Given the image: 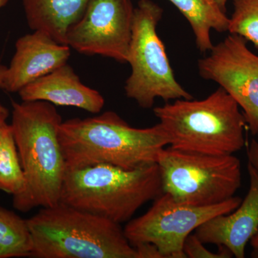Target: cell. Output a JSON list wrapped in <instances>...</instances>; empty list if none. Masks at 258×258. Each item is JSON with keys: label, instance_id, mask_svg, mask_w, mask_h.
Returning <instances> with one entry per match:
<instances>
[{"label": "cell", "instance_id": "cell-21", "mask_svg": "<svg viewBox=\"0 0 258 258\" xmlns=\"http://www.w3.org/2000/svg\"><path fill=\"white\" fill-rule=\"evenodd\" d=\"M247 160L253 167L258 175V137L257 139H252L249 143L247 151Z\"/></svg>", "mask_w": 258, "mask_h": 258}, {"label": "cell", "instance_id": "cell-19", "mask_svg": "<svg viewBox=\"0 0 258 258\" xmlns=\"http://www.w3.org/2000/svg\"><path fill=\"white\" fill-rule=\"evenodd\" d=\"M218 252H212L205 247V243L195 234L186 237L184 244V252L189 258H230L233 254L224 246H219Z\"/></svg>", "mask_w": 258, "mask_h": 258}, {"label": "cell", "instance_id": "cell-13", "mask_svg": "<svg viewBox=\"0 0 258 258\" xmlns=\"http://www.w3.org/2000/svg\"><path fill=\"white\" fill-rule=\"evenodd\" d=\"M18 93L23 101H46L56 106L77 107L92 113L101 112L105 104L101 93L85 86L68 63L30 83Z\"/></svg>", "mask_w": 258, "mask_h": 258}, {"label": "cell", "instance_id": "cell-4", "mask_svg": "<svg viewBox=\"0 0 258 258\" xmlns=\"http://www.w3.org/2000/svg\"><path fill=\"white\" fill-rule=\"evenodd\" d=\"M162 193L157 164L134 169L98 164L66 171L60 203L120 225Z\"/></svg>", "mask_w": 258, "mask_h": 258}, {"label": "cell", "instance_id": "cell-1", "mask_svg": "<svg viewBox=\"0 0 258 258\" xmlns=\"http://www.w3.org/2000/svg\"><path fill=\"white\" fill-rule=\"evenodd\" d=\"M62 117L49 102L13 101L11 127L25 178L13 206L23 212L60 203L67 167L59 140Z\"/></svg>", "mask_w": 258, "mask_h": 258}, {"label": "cell", "instance_id": "cell-25", "mask_svg": "<svg viewBox=\"0 0 258 258\" xmlns=\"http://www.w3.org/2000/svg\"><path fill=\"white\" fill-rule=\"evenodd\" d=\"M8 1H9V0H0V9H1L2 8H3L5 5H6L7 3H8Z\"/></svg>", "mask_w": 258, "mask_h": 258}, {"label": "cell", "instance_id": "cell-2", "mask_svg": "<svg viewBox=\"0 0 258 258\" xmlns=\"http://www.w3.org/2000/svg\"><path fill=\"white\" fill-rule=\"evenodd\" d=\"M58 135L67 170L98 164L134 169L157 164L169 144L160 123L134 128L111 111L62 121Z\"/></svg>", "mask_w": 258, "mask_h": 258}, {"label": "cell", "instance_id": "cell-8", "mask_svg": "<svg viewBox=\"0 0 258 258\" xmlns=\"http://www.w3.org/2000/svg\"><path fill=\"white\" fill-rule=\"evenodd\" d=\"M242 200L234 196L217 205L191 206L163 192L147 212L128 221L123 231L133 247L152 243L164 258H186L184 252L186 237L210 219L234 211Z\"/></svg>", "mask_w": 258, "mask_h": 258}, {"label": "cell", "instance_id": "cell-14", "mask_svg": "<svg viewBox=\"0 0 258 258\" xmlns=\"http://www.w3.org/2000/svg\"><path fill=\"white\" fill-rule=\"evenodd\" d=\"M90 0H23L29 27L66 45L68 30L82 18Z\"/></svg>", "mask_w": 258, "mask_h": 258}, {"label": "cell", "instance_id": "cell-18", "mask_svg": "<svg viewBox=\"0 0 258 258\" xmlns=\"http://www.w3.org/2000/svg\"><path fill=\"white\" fill-rule=\"evenodd\" d=\"M228 32L243 37L258 50V0H233Z\"/></svg>", "mask_w": 258, "mask_h": 258}, {"label": "cell", "instance_id": "cell-12", "mask_svg": "<svg viewBox=\"0 0 258 258\" xmlns=\"http://www.w3.org/2000/svg\"><path fill=\"white\" fill-rule=\"evenodd\" d=\"M249 187L247 195L234 211L218 215L195 230L205 244L224 246L237 258H244L245 247L258 230V175L247 163Z\"/></svg>", "mask_w": 258, "mask_h": 258}, {"label": "cell", "instance_id": "cell-20", "mask_svg": "<svg viewBox=\"0 0 258 258\" xmlns=\"http://www.w3.org/2000/svg\"><path fill=\"white\" fill-rule=\"evenodd\" d=\"M137 258H164L157 246L152 243H141L134 246Z\"/></svg>", "mask_w": 258, "mask_h": 258}, {"label": "cell", "instance_id": "cell-16", "mask_svg": "<svg viewBox=\"0 0 258 258\" xmlns=\"http://www.w3.org/2000/svg\"><path fill=\"white\" fill-rule=\"evenodd\" d=\"M32 252L27 220L0 207V258L31 257Z\"/></svg>", "mask_w": 258, "mask_h": 258}, {"label": "cell", "instance_id": "cell-15", "mask_svg": "<svg viewBox=\"0 0 258 258\" xmlns=\"http://www.w3.org/2000/svg\"><path fill=\"white\" fill-rule=\"evenodd\" d=\"M177 8L192 29L197 48L205 53L213 47L210 32L228 31L230 18L215 0H168Z\"/></svg>", "mask_w": 258, "mask_h": 258}, {"label": "cell", "instance_id": "cell-7", "mask_svg": "<svg viewBox=\"0 0 258 258\" xmlns=\"http://www.w3.org/2000/svg\"><path fill=\"white\" fill-rule=\"evenodd\" d=\"M163 192L191 206L217 205L235 196L242 169L233 154L211 155L164 148L158 159Z\"/></svg>", "mask_w": 258, "mask_h": 258}, {"label": "cell", "instance_id": "cell-17", "mask_svg": "<svg viewBox=\"0 0 258 258\" xmlns=\"http://www.w3.org/2000/svg\"><path fill=\"white\" fill-rule=\"evenodd\" d=\"M25 178L11 125L0 140V191L18 196L24 191Z\"/></svg>", "mask_w": 258, "mask_h": 258}, {"label": "cell", "instance_id": "cell-9", "mask_svg": "<svg viewBox=\"0 0 258 258\" xmlns=\"http://www.w3.org/2000/svg\"><path fill=\"white\" fill-rule=\"evenodd\" d=\"M198 60L203 79L217 83L242 110L247 125L258 137V55L243 37L230 34Z\"/></svg>", "mask_w": 258, "mask_h": 258}, {"label": "cell", "instance_id": "cell-23", "mask_svg": "<svg viewBox=\"0 0 258 258\" xmlns=\"http://www.w3.org/2000/svg\"><path fill=\"white\" fill-rule=\"evenodd\" d=\"M249 243H250V245L253 248L254 252L258 253V230L257 232L254 234L253 237L251 238Z\"/></svg>", "mask_w": 258, "mask_h": 258}, {"label": "cell", "instance_id": "cell-6", "mask_svg": "<svg viewBox=\"0 0 258 258\" xmlns=\"http://www.w3.org/2000/svg\"><path fill=\"white\" fill-rule=\"evenodd\" d=\"M164 10L152 0H139L134 8L132 38L127 62L132 73L125 81V96L143 108H150L160 98L192 99L175 79L165 46L157 34Z\"/></svg>", "mask_w": 258, "mask_h": 258}, {"label": "cell", "instance_id": "cell-11", "mask_svg": "<svg viewBox=\"0 0 258 258\" xmlns=\"http://www.w3.org/2000/svg\"><path fill=\"white\" fill-rule=\"evenodd\" d=\"M70 48L41 30L20 37L9 67L0 64V88L8 92H19L67 63L71 55Z\"/></svg>", "mask_w": 258, "mask_h": 258}, {"label": "cell", "instance_id": "cell-5", "mask_svg": "<svg viewBox=\"0 0 258 258\" xmlns=\"http://www.w3.org/2000/svg\"><path fill=\"white\" fill-rule=\"evenodd\" d=\"M36 258H137L119 224L59 204L27 220Z\"/></svg>", "mask_w": 258, "mask_h": 258}, {"label": "cell", "instance_id": "cell-3", "mask_svg": "<svg viewBox=\"0 0 258 258\" xmlns=\"http://www.w3.org/2000/svg\"><path fill=\"white\" fill-rule=\"evenodd\" d=\"M169 147L184 152L227 155L245 145L247 122L240 106L220 87L203 100L177 99L154 108Z\"/></svg>", "mask_w": 258, "mask_h": 258}, {"label": "cell", "instance_id": "cell-24", "mask_svg": "<svg viewBox=\"0 0 258 258\" xmlns=\"http://www.w3.org/2000/svg\"><path fill=\"white\" fill-rule=\"evenodd\" d=\"M217 2V4L219 5V6L220 7V8L223 11H225V13L227 12V8H226V5H227V3L228 0H215Z\"/></svg>", "mask_w": 258, "mask_h": 258}, {"label": "cell", "instance_id": "cell-10", "mask_svg": "<svg viewBox=\"0 0 258 258\" xmlns=\"http://www.w3.org/2000/svg\"><path fill=\"white\" fill-rule=\"evenodd\" d=\"M134 8L131 0H90L82 18L68 30L66 45L85 55L127 62Z\"/></svg>", "mask_w": 258, "mask_h": 258}, {"label": "cell", "instance_id": "cell-22", "mask_svg": "<svg viewBox=\"0 0 258 258\" xmlns=\"http://www.w3.org/2000/svg\"><path fill=\"white\" fill-rule=\"evenodd\" d=\"M8 117V111L3 105L0 103V140L4 134L5 131L9 126L10 124L7 123V118Z\"/></svg>", "mask_w": 258, "mask_h": 258}]
</instances>
